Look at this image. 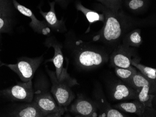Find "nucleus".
I'll use <instances>...</instances> for the list:
<instances>
[{"mask_svg":"<svg viewBox=\"0 0 156 117\" xmlns=\"http://www.w3.org/2000/svg\"><path fill=\"white\" fill-rule=\"evenodd\" d=\"M126 84L137 91L146 85L156 86V83L148 80L140 72H137L136 74H135Z\"/></svg>","mask_w":156,"mask_h":117,"instance_id":"20","label":"nucleus"},{"mask_svg":"<svg viewBox=\"0 0 156 117\" xmlns=\"http://www.w3.org/2000/svg\"><path fill=\"white\" fill-rule=\"evenodd\" d=\"M14 9L12 0H0V16L12 18Z\"/></svg>","mask_w":156,"mask_h":117,"instance_id":"23","label":"nucleus"},{"mask_svg":"<svg viewBox=\"0 0 156 117\" xmlns=\"http://www.w3.org/2000/svg\"><path fill=\"white\" fill-rule=\"evenodd\" d=\"M0 96L14 101L31 103L34 96L32 81L18 82L12 87L0 91Z\"/></svg>","mask_w":156,"mask_h":117,"instance_id":"6","label":"nucleus"},{"mask_svg":"<svg viewBox=\"0 0 156 117\" xmlns=\"http://www.w3.org/2000/svg\"><path fill=\"white\" fill-rule=\"evenodd\" d=\"M75 7L77 10L80 11L83 13L90 24V26L89 28L87 29V32L89 31L90 25L92 23L98 21L102 22L104 23L105 21V16L103 13L99 14L96 11L88 9L87 8L85 7L80 1L76 2L75 3Z\"/></svg>","mask_w":156,"mask_h":117,"instance_id":"17","label":"nucleus"},{"mask_svg":"<svg viewBox=\"0 0 156 117\" xmlns=\"http://www.w3.org/2000/svg\"><path fill=\"white\" fill-rule=\"evenodd\" d=\"M14 8L20 13L31 19L30 22V27L35 32L43 35L47 36L51 32L50 29L44 21H41L38 20L30 9L20 4L16 0H12Z\"/></svg>","mask_w":156,"mask_h":117,"instance_id":"13","label":"nucleus"},{"mask_svg":"<svg viewBox=\"0 0 156 117\" xmlns=\"http://www.w3.org/2000/svg\"><path fill=\"white\" fill-rule=\"evenodd\" d=\"M55 2H49L50 9L47 12H44L40 5L38 6L39 13L44 18L45 22L51 29L58 33H64L67 31L65 22L63 19L59 20L57 17L55 10Z\"/></svg>","mask_w":156,"mask_h":117,"instance_id":"14","label":"nucleus"},{"mask_svg":"<svg viewBox=\"0 0 156 117\" xmlns=\"http://www.w3.org/2000/svg\"><path fill=\"white\" fill-rule=\"evenodd\" d=\"M46 70L52 84L51 92L53 98L59 106L67 109L75 98L72 88L79 84L75 78L70 76L69 74L58 79L55 71H51L47 67Z\"/></svg>","mask_w":156,"mask_h":117,"instance_id":"3","label":"nucleus"},{"mask_svg":"<svg viewBox=\"0 0 156 117\" xmlns=\"http://www.w3.org/2000/svg\"><path fill=\"white\" fill-rule=\"evenodd\" d=\"M68 106L67 111L75 117H98V109L94 101L81 94H78L75 101Z\"/></svg>","mask_w":156,"mask_h":117,"instance_id":"7","label":"nucleus"},{"mask_svg":"<svg viewBox=\"0 0 156 117\" xmlns=\"http://www.w3.org/2000/svg\"><path fill=\"white\" fill-rule=\"evenodd\" d=\"M9 116L15 117H44L40 109L34 103H27L11 111Z\"/></svg>","mask_w":156,"mask_h":117,"instance_id":"15","label":"nucleus"},{"mask_svg":"<svg viewBox=\"0 0 156 117\" xmlns=\"http://www.w3.org/2000/svg\"><path fill=\"white\" fill-rule=\"evenodd\" d=\"M113 107L122 112L135 114L139 117H156V111L153 107L144 105L136 99L132 102L118 103L113 105Z\"/></svg>","mask_w":156,"mask_h":117,"instance_id":"10","label":"nucleus"},{"mask_svg":"<svg viewBox=\"0 0 156 117\" xmlns=\"http://www.w3.org/2000/svg\"><path fill=\"white\" fill-rule=\"evenodd\" d=\"M43 60V56L34 58L21 57L16 64H3L17 74L23 82L32 80L35 72Z\"/></svg>","mask_w":156,"mask_h":117,"instance_id":"5","label":"nucleus"},{"mask_svg":"<svg viewBox=\"0 0 156 117\" xmlns=\"http://www.w3.org/2000/svg\"><path fill=\"white\" fill-rule=\"evenodd\" d=\"M65 47L71 54L75 65L83 70L99 68L109 59L105 48L79 39L71 33L66 34Z\"/></svg>","mask_w":156,"mask_h":117,"instance_id":"1","label":"nucleus"},{"mask_svg":"<svg viewBox=\"0 0 156 117\" xmlns=\"http://www.w3.org/2000/svg\"><path fill=\"white\" fill-rule=\"evenodd\" d=\"M126 8L134 13H142L146 10L150 5L149 0H125Z\"/></svg>","mask_w":156,"mask_h":117,"instance_id":"21","label":"nucleus"},{"mask_svg":"<svg viewBox=\"0 0 156 117\" xmlns=\"http://www.w3.org/2000/svg\"><path fill=\"white\" fill-rule=\"evenodd\" d=\"M136 57L133 47L122 43L114 50L109 59L111 66L114 68H128L132 66L131 61Z\"/></svg>","mask_w":156,"mask_h":117,"instance_id":"8","label":"nucleus"},{"mask_svg":"<svg viewBox=\"0 0 156 117\" xmlns=\"http://www.w3.org/2000/svg\"><path fill=\"white\" fill-rule=\"evenodd\" d=\"M32 102L40 109L44 117H60L67 112V109L57 104L52 94L47 91L38 90L34 92Z\"/></svg>","mask_w":156,"mask_h":117,"instance_id":"4","label":"nucleus"},{"mask_svg":"<svg viewBox=\"0 0 156 117\" xmlns=\"http://www.w3.org/2000/svg\"><path fill=\"white\" fill-rule=\"evenodd\" d=\"M115 71L116 76L126 84L137 72L135 67L132 65L128 68L115 67Z\"/></svg>","mask_w":156,"mask_h":117,"instance_id":"22","label":"nucleus"},{"mask_svg":"<svg viewBox=\"0 0 156 117\" xmlns=\"http://www.w3.org/2000/svg\"><path fill=\"white\" fill-rule=\"evenodd\" d=\"M44 46L48 48L52 47L54 49V55L53 57L51 59L46 60V62H51L53 63L56 69V77L59 79L62 76L66 74L67 72V66L64 68V56L62 49L63 46L58 41L54 36L47 37L44 41Z\"/></svg>","mask_w":156,"mask_h":117,"instance_id":"9","label":"nucleus"},{"mask_svg":"<svg viewBox=\"0 0 156 117\" xmlns=\"http://www.w3.org/2000/svg\"><path fill=\"white\" fill-rule=\"evenodd\" d=\"M137 57L133 58L131 62L132 66L138 69L140 73L150 81L156 83V69L152 67L143 65L139 63Z\"/></svg>","mask_w":156,"mask_h":117,"instance_id":"19","label":"nucleus"},{"mask_svg":"<svg viewBox=\"0 0 156 117\" xmlns=\"http://www.w3.org/2000/svg\"><path fill=\"white\" fill-rule=\"evenodd\" d=\"M1 50H0V51H1ZM3 65V63H2L1 62V61H0V66H2Z\"/></svg>","mask_w":156,"mask_h":117,"instance_id":"27","label":"nucleus"},{"mask_svg":"<svg viewBox=\"0 0 156 117\" xmlns=\"http://www.w3.org/2000/svg\"><path fill=\"white\" fill-rule=\"evenodd\" d=\"M55 2L59 4L63 8H66L69 4L70 0H54Z\"/></svg>","mask_w":156,"mask_h":117,"instance_id":"26","label":"nucleus"},{"mask_svg":"<svg viewBox=\"0 0 156 117\" xmlns=\"http://www.w3.org/2000/svg\"><path fill=\"white\" fill-rule=\"evenodd\" d=\"M94 100L98 112V117H125L127 115L117 109L113 108L106 99L102 90L99 88L94 90Z\"/></svg>","mask_w":156,"mask_h":117,"instance_id":"11","label":"nucleus"},{"mask_svg":"<svg viewBox=\"0 0 156 117\" xmlns=\"http://www.w3.org/2000/svg\"><path fill=\"white\" fill-rule=\"evenodd\" d=\"M12 18L0 16V36L2 33H8L12 30Z\"/></svg>","mask_w":156,"mask_h":117,"instance_id":"25","label":"nucleus"},{"mask_svg":"<svg viewBox=\"0 0 156 117\" xmlns=\"http://www.w3.org/2000/svg\"><path fill=\"white\" fill-rule=\"evenodd\" d=\"M122 44L131 47H139L142 43L141 30L135 29L125 34L122 38Z\"/></svg>","mask_w":156,"mask_h":117,"instance_id":"18","label":"nucleus"},{"mask_svg":"<svg viewBox=\"0 0 156 117\" xmlns=\"http://www.w3.org/2000/svg\"><path fill=\"white\" fill-rule=\"evenodd\" d=\"M114 12L118 13L122 7V0H95Z\"/></svg>","mask_w":156,"mask_h":117,"instance_id":"24","label":"nucleus"},{"mask_svg":"<svg viewBox=\"0 0 156 117\" xmlns=\"http://www.w3.org/2000/svg\"><path fill=\"white\" fill-rule=\"evenodd\" d=\"M138 91L124 83L122 80L113 82L109 89L110 98L113 101L136 99Z\"/></svg>","mask_w":156,"mask_h":117,"instance_id":"12","label":"nucleus"},{"mask_svg":"<svg viewBox=\"0 0 156 117\" xmlns=\"http://www.w3.org/2000/svg\"><path fill=\"white\" fill-rule=\"evenodd\" d=\"M156 86L146 85L138 91L136 100L144 105L153 107L152 101L155 97Z\"/></svg>","mask_w":156,"mask_h":117,"instance_id":"16","label":"nucleus"},{"mask_svg":"<svg viewBox=\"0 0 156 117\" xmlns=\"http://www.w3.org/2000/svg\"><path fill=\"white\" fill-rule=\"evenodd\" d=\"M96 8L104 15L105 21L102 29L94 37V41L102 43L115 49L120 44V41L125 34L127 27L126 19L119 11L117 14L114 13L101 4H97Z\"/></svg>","mask_w":156,"mask_h":117,"instance_id":"2","label":"nucleus"}]
</instances>
